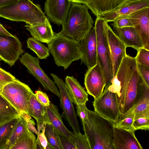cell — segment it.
I'll use <instances>...</instances> for the list:
<instances>
[{"instance_id":"obj_39","label":"cell","mask_w":149,"mask_h":149,"mask_svg":"<svg viewBox=\"0 0 149 149\" xmlns=\"http://www.w3.org/2000/svg\"><path fill=\"white\" fill-rule=\"evenodd\" d=\"M10 73L0 68V84L3 86L15 79Z\"/></svg>"},{"instance_id":"obj_2","label":"cell","mask_w":149,"mask_h":149,"mask_svg":"<svg viewBox=\"0 0 149 149\" xmlns=\"http://www.w3.org/2000/svg\"><path fill=\"white\" fill-rule=\"evenodd\" d=\"M88 110L89 126L83 128L88 139L91 149H114V123L95 111Z\"/></svg>"},{"instance_id":"obj_12","label":"cell","mask_w":149,"mask_h":149,"mask_svg":"<svg viewBox=\"0 0 149 149\" xmlns=\"http://www.w3.org/2000/svg\"><path fill=\"white\" fill-rule=\"evenodd\" d=\"M84 84L87 93L94 99L98 98L103 93L105 86V80L97 62L88 69L85 74Z\"/></svg>"},{"instance_id":"obj_14","label":"cell","mask_w":149,"mask_h":149,"mask_svg":"<svg viewBox=\"0 0 149 149\" xmlns=\"http://www.w3.org/2000/svg\"><path fill=\"white\" fill-rule=\"evenodd\" d=\"M71 3L68 0H46L44 13L51 22L62 25L66 20Z\"/></svg>"},{"instance_id":"obj_46","label":"cell","mask_w":149,"mask_h":149,"mask_svg":"<svg viewBox=\"0 0 149 149\" xmlns=\"http://www.w3.org/2000/svg\"><path fill=\"white\" fill-rule=\"evenodd\" d=\"M71 3H77L84 4L86 0H68Z\"/></svg>"},{"instance_id":"obj_7","label":"cell","mask_w":149,"mask_h":149,"mask_svg":"<svg viewBox=\"0 0 149 149\" xmlns=\"http://www.w3.org/2000/svg\"><path fill=\"white\" fill-rule=\"evenodd\" d=\"M33 91L29 86L15 79L5 85L0 95L19 114H29L28 101Z\"/></svg>"},{"instance_id":"obj_49","label":"cell","mask_w":149,"mask_h":149,"mask_svg":"<svg viewBox=\"0 0 149 149\" xmlns=\"http://www.w3.org/2000/svg\"><path fill=\"white\" fill-rule=\"evenodd\" d=\"M4 86L0 84V94L1 92L3 87Z\"/></svg>"},{"instance_id":"obj_13","label":"cell","mask_w":149,"mask_h":149,"mask_svg":"<svg viewBox=\"0 0 149 149\" xmlns=\"http://www.w3.org/2000/svg\"><path fill=\"white\" fill-rule=\"evenodd\" d=\"M79 49L81 63L86 65L88 69L97 63V41L94 26L80 41Z\"/></svg>"},{"instance_id":"obj_25","label":"cell","mask_w":149,"mask_h":149,"mask_svg":"<svg viewBox=\"0 0 149 149\" xmlns=\"http://www.w3.org/2000/svg\"><path fill=\"white\" fill-rule=\"evenodd\" d=\"M134 119L141 117L149 118V86L145 82L141 94L134 108Z\"/></svg>"},{"instance_id":"obj_9","label":"cell","mask_w":149,"mask_h":149,"mask_svg":"<svg viewBox=\"0 0 149 149\" xmlns=\"http://www.w3.org/2000/svg\"><path fill=\"white\" fill-rule=\"evenodd\" d=\"M94 111L114 123L120 114L117 101L116 93L108 87L93 102Z\"/></svg>"},{"instance_id":"obj_20","label":"cell","mask_w":149,"mask_h":149,"mask_svg":"<svg viewBox=\"0 0 149 149\" xmlns=\"http://www.w3.org/2000/svg\"><path fill=\"white\" fill-rule=\"evenodd\" d=\"M114 33L127 47H132L137 51L144 48L140 35L134 27H127L121 28L113 27Z\"/></svg>"},{"instance_id":"obj_35","label":"cell","mask_w":149,"mask_h":149,"mask_svg":"<svg viewBox=\"0 0 149 149\" xmlns=\"http://www.w3.org/2000/svg\"><path fill=\"white\" fill-rule=\"evenodd\" d=\"M135 57L137 63L149 67V50L144 48L139 49Z\"/></svg>"},{"instance_id":"obj_21","label":"cell","mask_w":149,"mask_h":149,"mask_svg":"<svg viewBox=\"0 0 149 149\" xmlns=\"http://www.w3.org/2000/svg\"><path fill=\"white\" fill-rule=\"evenodd\" d=\"M148 7H149V0H134L102 17L107 22H113L117 18L128 16L137 11Z\"/></svg>"},{"instance_id":"obj_4","label":"cell","mask_w":149,"mask_h":149,"mask_svg":"<svg viewBox=\"0 0 149 149\" xmlns=\"http://www.w3.org/2000/svg\"><path fill=\"white\" fill-rule=\"evenodd\" d=\"M47 44L55 64L65 70L73 62L81 59L80 41L67 37L61 31L54 34L52 40Z\"/></svg>"},{"instance_id":"obj_16","label":"cell","mask_w":149,"mask_h":149,"mask_svg":"<svg viewBox=\"0 0 149 149\" xmlns=\"http://www.w3.org/2000/svg\"><path fill=\"white\" fill-rule=\"evenodd\" d=\"M126 17L129 19L140 35L144 48L149 50V7L139 10Z\"/></svg>"},{"instance_id":"obj_50","label":"cell","mask_w":149,"mask_h":149,"mask_svg":"<svg viewBox=\"0 0 149 149\" xmlns=\"http://www.w3.org/2000/svg\"><path fill=\"white\" fill-rule=\"evenodd\" d=\"M1 58H0V61H1Z\"/></svg>"},{"instance_id":"obj_11","label":"cell","mask_w":149,"mask_h":149,"mask_svg":"<svg viewBox=\"0 0 149 149\" xmlns=\"http://www.w3.org/2000/svg\"><path fill=\"white\" fill-rule=\"evenodd\" d=\"M23 53L22 43L17 37L0 35L1 60L12 67Z\"/></svg>"},{"instance_id":"obj_15","label":"cell","mask_w":149,"mask_h":149,"mask_svg":"<svg viewBox=\"0 0 149 149\" xmlns=\"http://www.w3.org/2000/svg\"><path fill=\"white\" fill-rule=\"evenodd\" d=\"M107 32L114 77L123 58L127 55L126 52L127 47L109 25Z\"/></svg>"},{"instance_id":"obj_6","label":"cell","mask_w":149,"mask_h":149,"mask_svg":"<svg viewBox=\"0 0 149 149\" xmlns=\"http://www.w3.org/2000/svg\"><path fill=\"white\" fill-rule=\"evenodd\" d=\"M0 17L31 25L42 23L47 18L40 5L30 0H20L16 3L0 8Z\"/></svg>"},{"instance_id":"obj_1","label":"cell","mask_w":149,"mask_h":149,"mask_svg":"<svg viewBox=\"0 0 149 149\" xmlns=\"http://www.w3.org/2000/svg\"><path fill=\"white\" fill-rule=\"evenodd\" d=\"M144 82L138 71L135 57L127 55L109 86L116 93L120 114L126 113L137 102L141 94Z\"/></svg>"},{"instance_id":"obj_17","label":"cell","mask_w":149,"mask_h":149,"mask_svg":"<svg viewBox=\"0 0 149 149\" xmlns=\"http://www.w3.org/2000/svg\"><path fill=\"white\" fill-rule=\"evenodd\" d=\"M132 1L133 0H86L84 5L97 17H102L118 10Z\"/></svg>"},{"instance_id":"obj_37","label":"cell","mask_w":149,"mask_h":149,"mask_svg":"<svg viewBox=\"0 0 149 149\" xmlns=\"http://www.w3.org/2000/svg\"><path fill=\"white\" fill-rule=\"evenodd\" d=\"M113 22L111 25L114 27L121 28L127 27H134L129 19L127 17H119Z\"/></svg>"},{"instance_id":"obj_27","label":"cell","mask_w":149,"mask_h":149,"mask_svg":"<svg viewBox=\"0 0 149 149\" xmlns=\"http://www.w3.org/2000/svg\"><path fill=\"white\" fill-rule=\"evenodd\" d=\"M19 116L0 125V149H7V146Z\"/></svg>"},{"instance_id":"obj_45","label":"cell","mask_w":149,"mask_h":149,"mask_svg":"<svg viewBox=\"0 0 149 149\" xmlns=\"http://www.w3.org/2000/svg\"><path fill=\"white\" fill-rule=\"evenodd\" d=\"M0 35L12 36L13 35L9 32L0 23Z\"/></svg>"},{"instance_id":"obj_26","label":"cell","mask_w":149,"mask_h":149,"mask_svg":"<svg viewBox=\"0 0 149 149\" xmlns=\"http://www.w3.org/2000/svg\"><path fill=\"white\" fill-rule=\"evenodd\" d=\"M36 143L34 133L29 130L18 138L10 149H37Z\"/></svg>"},{"instance_id":"obj_22","label":"cell","mask_w":149,"mask_h":149,"mask_svg":"<svg viewBox=\"0 0 149 149\" xmlns=\"http://www.w3.org/2000/svg\"><path fill=\"white\" fill-rule=\"evenodd\" d=\"M25 26L33 38L41 42L47 43L52 40L54 35L47 18L42 23L32 25L26 24Z\"/></svg>"},{"instance_id":"obj_28","label":"cell","mask_w":149,"mask_h":149,"mask_svg":"<svg viewBox=\"0 0 149 149\" xmlns=\"http://www.w3.org/2000/svg\"><path fill=\"white\" fill-rule=\"evenodd\" d=\"M135 104L125 113L120 114L114 127L128 131H134L133 124L134 119Z\"/></svg>"},{"instance_id":"obj_8","label":"cell","mask_w":149,"mask_h":149,"mask_svg":"<svg viewBox=\"0 0 149 149\" xmlns=\"http://www.w3.org/2000/svg\"><path fill=\"white\" fill-rule=\"evenodd\" d=\"M21 63L26 67L28 72L45 89L51 92L60 98L59 91L54 81L50 79L41 68L39 59L25 53L19 58Z\"/></svg>"},{"instance_id":"obj_19","label":"cell","mask_w":149,"mask_h":149,"mask_svg":"<svg viewBox=\"0 0 149 149\" xmlns=\"http://www.w3.org/2000/svg\"><path fill=\"white\" fill-rule=\"evenodd\" d=\"M28 105V114L36 120L38 134L46 124H51L46 107L42 105L37 100L33 93L29 97Z\"/></svg>"},{"instance_id":"obj_38","label":"cell","mask_w":149,"mask_h":149,"mask_svg":"<svg viewBox=\"0 0 149 149\" xmlns=\"http://www.w3.org/2000/svg\"><path fill=\"white\" fill-rule=\"evenodd\" d=\"M19 114H20L26 121L29 130L38 135V131L35 127L36 125L35 123L34 120L32 119L30 116L24 112H21Z\"/></svg>"},{"instance_id":"obj_3","label":"cell","mask_w":149,"mask_h":149,"mask_svg":"<svg viewBox=\"0 0 149 149\" xmlns=\"http://www.w3.org/2000/svg\"><path fill=\"white\" fill-rule=\"evenodd\" d=\"M94 23L85 5L72 3L61 31L67 37L80 41L92 29Z\"/></svg>"},{"instance_id":"obj_30","label":"cell","mask_w":149,"mask_h":149,"mask_svg":"<svg viewBox=\"0 0 149 149\" xmlns=\"http://www.w3.org/2000/svg\"><path fill=\"white\" fill-rule=\"evenodd\" d=\"M18 116L17 112L0 95V125Z\"/></svg>"},{"instance_id":"obj_32","label":"cell","mask_w":149,"mask_h":149,"mask_svg":"<svg viewBox=\"0 0 149 149\" xmlns=\"http://www.w3.org/2000/svg\"><path fill=\"white\" fill-rule=\"evenodd\" d=\"M45 134L48 143L54 149H62L59 134L51 124H46Z\"/></svg>"},{"instance_id":"obj_36","label":"cell","mask_w":149,"mask_h":149,"mask_svg":"<svg viewBox=\"0 0 149 149\" xmlns=\"http://www.w3.org/2000/svg\"><path fill=\"white\" fill-rule=\"evenodd\" d=\"M133 127L135 131L139 130H149V118L141 117L134 119Z\"/></svg>"},{"instance_id":"obj_5","label":"cell","mask_w":149,"mask_h":149,"mask_svg":"<svg viewBox=\"0 0 149 149\" xmlns=\"http://www.w3.org/2000/svg\"><path fill=\"white\" fill-rule=\"evenodd\" d=\"M108 22L101 16L97 17L95 27L97 41V59L103 73L105 81V88L111 85L114 78L112 62L108 43Z\"/></svg>"},{"instance_id":"obj_31","label":"cell","mask_w":149,"mask_h":149,"mask_svg":"<svg viewBox=\"0 0 149 149\" xmlns=\"http://www.w3.org/2000/svg\"><path fill=\"white\" fill-rule=\"evenodd\" d=\"M27 47L34 52L38 58L40 59H47L49 56L48 49L33 37L29 38L27 41Z\"/></svg>"},{"instance_id":"obj_33","label":"cell","mask_w":149,"mask_h":149,"mask_svg":"<svg viewBox=\"0 0 149 149\" xmlns=\"http://www.w3.org/2000/svg\"><path fill=\"white\" fill-rule=\"evenodd\" d=\"M72 140L77 149H91L88 139L85 134L80 132L74 133Z\"/></svg>"},{"instance_id":"obj_29","label":"cell","mask_w":149,"mask_h":149,"mask_svg":"<svg viewBox=\"0 0 149 149\" xmlns=\"http://www.w3.org/2000/svg\"><path fill=\"white\" fill-rule=\"evenodd\" d=\"M28 131L29 130L26 121L20 114H19L18 120L8 141L7 149H10L16 141Z\"/></svg>"},{"instance_id":"obj_18","label":"cell","mask_w":149,"mask_h":149,"mask_svg":"<svg viewBox=\"0 0 149 149\" xmlns=\"http://www.w3.org/2000/svg\"><path fill=\"white\" fill-rule=\"evenodd\" d=\"M134 131L114 127L113 143L114 149H142Z\"/></svg>"},{"instance_id":"obj_43","label":"cell","mask_w":149,"mask_h":149,"mask_svg":"<svg viewBox=\"0 0 149 149\" xmlns=\"http://www.w3.org/2000/svg\"><path fill=\"white\" fill-rule=\"evenodd\" d=\"M45 125L43 127L42 132L38 134L37 135L39 141L41 145L43 147L44 149L45 148L48 142L45 134Z\"/></svg>"},{"instance_id":"obj_44","label":"cell","mask_w":149,"mask_h":149,"mask_svg":"<svg viewBox=\"0 0 149 149\" xmlns=\"http://www.w3.org/2000/svg\"><path fill=\"white\" fill-rule=\"evenodd\" d=\"M20 0H0V8L17 3Z\"/></svg>"},{"instance_id":"obj_48","label":"cell","mask_w":149,"mask_h":149,"mask_svg":"<svg viewBox=\"0 0 149 149\" xmlns=\"http://www.w3.org/2000/svg\"><path fill=\"white\" fill-rule=\"evenodd\" d=\"M45 149H54V148L48 143Z\"/></svg>"},{"instance_id":"obj_40","label":"cell","mask_w":149,"mask_h":149,"mask_svg":"<svg viewBox=\"0 0 149 149\" xmlns=\"http://www.w3.org/2000/svg\"><path fill=\"white\" fill-rule=\"evenodd\" d=\"M37 100L42 105L47 107L51 103L47 94L40 91H37L34 94Z\"/></svg>"},{"instance_id":"obj_34","label":"cell","mask_w":149,"mask_h":149,"mask_svg":"<svg viewBox=\"0 0 149 149\" xmlns=\"http://www.w3.org/2000/svg\"><path fill=\"white\" fill-rule=\"evenodd\" d=\"M75 105L77 114L81 120L83 127H89V121L86 104Z\"/></svg>"},{"instance_id":"obj_42","label":"cell","mask_w":149,"mask_h":149,"mask_svg":"<svg viewBox=\"0 0 149 149\" xmlns=\"http://www.w3.org/2000/svg\"><path fill=\"white\" fill-rule=\"evenodd\" d=\"M59 137L62 149H77L73 141L60 134Z\"/></svg>"},{"instance_id":"obj_24","label":"cell","mask_w":149,"mask_h":149,"mask_svg":"<svg viewBox=\"0 0 149 149\" xmlns=\"http://www.w3.org/2000/svg\"><path fill=\"white\" fill-rule=\"evenodd\" d=\"M48 115L51 124L58 134L73 141V132L69 131L64 125L57 107L51 103L46 107Z\"/></svg>"},{"instance_id":"obj_23","label":"cell","mask_w":149,"mask_h":149,"mask_svg":"<svg viewBox=\"0 0 149 149\" xmlns=\"http://www.w3.org/2000/svg\"><path fill=\"white\" fill-rule=\"evenodd\" d=\"M65 86L75 105L86 104L88 94L79 82L73 76H67L65 79Z\"/></svg>"},{"instance_id":"obj_10","label":"cell","mask_w":149,"mask_h":149,"mask_svg":"<svg viewBox=\"0 0 149 149\" xmlns=\"http://www.w3.org/2000/svg\"><path fill=\"white\" fill-rule=\"evenodd\" d=\"M50 75L59 90L60 105L63 111V116L72 129L74 133L80 132L73 103L65 82L56 74L51 73Z\"/></svg>"},{"instance_id":"obj_47","label":"cell","mask_w":149,"mask_h":149,"mask_svg":"<svg viewBox=\"0 0 149 149\" xmlns=\"http://www.w3.org/2000/svg\"><path fill=\"white\" fill-rule=\"evenodd\" d=\"M37 141V149H44L43 147L40 143L38 138L36 139Z\"/></svg>"},{"instance_id":"obj_41","label":"cell","mask_w":149,"mask_h":149,"mask_svg":"<svg viewBox=\"0 0 149 149\" xmlns=\"http://www.w3.org/2000/svg\"><path fill=\"white\" fill-rule=\"evenodd\" d=\"M137 63V67L139 74L148 85L149 86V67Z\"/></svg>"}]
</instances>
